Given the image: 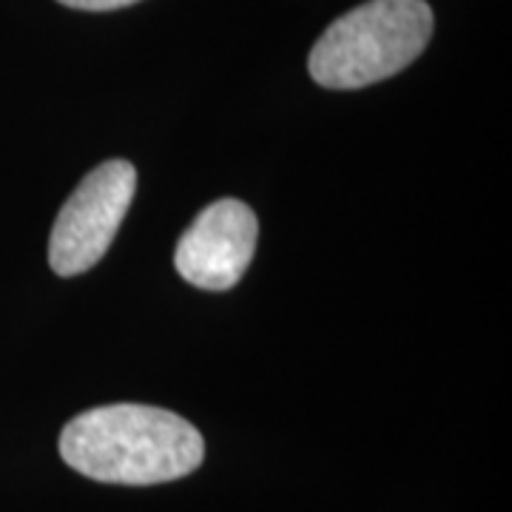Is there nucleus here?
<instances>
[{
  "label": "nucleus",
  "instance_id": "obj_4",
  "mask_svg": "<svg viewBox=\"0 0 512 512\" xmlns=\"http://www.w3.org/2000/svg\"><path fill=\"white\" fill-rule=\"evenodd\" d=\"M256 234V214L245 202H211L177 242V274L202 291L234 288L254 259Z\"/></svg>",
  "mask_w": 512,
  "mask_h": 512
},
{
  "label": "nucleus",
  "instance_id": "obj_2",
  "mask_svg": "<svg viewBox=\"0 0 512 512\" xmlns=\"http://www.w3.org/2000/svg\"><path fill=\"white\" fill-rule=\"evenodd\" d=\"M433 37L424 0H370L330 23L308 69L325 89H365L407 69Z\"/></svg>",
  "mask_w": 512,
  "mask_h": 512
},
{
  "label": "nucleus",
  "instance_id": "obj_3",
  "mask_svg": "<svg viewBox=\"0 0 512 512\" xmlns=\"http://www.w3.org/2000/svg\"><path fill=\"white\" fill-rule=\"evenodd\" d=\"M134 191L137 171L126 160H109L83 177L52 228L49 265L57 276L83 274L103 259Z\"/></svg>",
  "mask_w": 512,
  "mask_h": 512
},
{
  "label": "nucleus",
  "instance_id": "obj_1",
  "mask_svg": "<svg viewBox=\"0 0 512 512\" xmlns=\"http://www.w3.org/2000/svg\"><path fill=\"white\" fill-rule=\"evenodd\" d=\"M60 456L103 484H165L194 473L205 458L200 430L148 404H106L74 416L60 433Z\"/></svg>",
  "mask_w": 512,
  "mask_h": 512
},
{
  "label": "nucleus",
  "instance_id": "obj_5",
  "mask_svg": "<svg viewBox=\"0 0 512 512\" xmlns=\"http://www.w3.org/2000/svg\"><path fill=\"white\" fill-rule=\"evenodd\" d=\"M69 9H83V12H111V9H123L137 0H57Z\"/></svg>",
  "mask_w": 512,
  "mask_h": 512
}]
</instances>
